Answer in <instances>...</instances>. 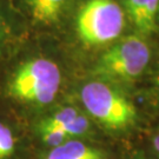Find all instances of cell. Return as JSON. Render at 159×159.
I'll list each match as a JSON object with an SVG mask.
<instances>
[{"label": "cell", "instance_id": "5", "mask_svg": "<svg viewBox=\"0 0 159 159\" xmlns=\"http://www.w3.org/2000/svg\"><path fill=\"white\" fill-rule=\"evenodd\" d=\"M39 129H59L67 133L71 139L86 134L90 129V120L74 107H63L56 111L39 124Z\"/></svg>", "mask_w": 159, "mask_h": 159}, {"label": "cell", "instance_id": "12", "mask_svg": "<svg viewBox=\"0 0 159 159\" xmlns=\"http://www.w3.org/2000/svg\"><path fill=\"white\" fill-rule=\"evenodd\" d=\"M158 18H159V14H158Z\"/></svg>", "mask_w": 159, "mask_h": 159}, {"label": "cell", "instance_id": "8", "mask_svg": "<svg viewBox=\"0 0 159 159\" xmlns=\"http://www.w3.org/2000/svg\"><path fill=\"white\" fill-rule=\"evenodd\" d=\"M67 0H27L31 16L37 23L51 24L56 21Z\"/></svg>", "mask_w": 159, "mask_h": 159}, {"label": "cell", "instance_id": "7", "mask_svg": "<svg viewBox=\"0 0 159 159\" xmlns=\"http://www.w3.org/2000/svg\"><path fill=\"white\" fill-rule=\"evenodd\" d=\"M45 159H107L106 153L98 148L72 139L52 148Z\"/></svg>", "mask_w": 159, "mask_h": 159}, {"label": "cell", "instance_id": "4", "mask_svg": "<svg viewBox=\"0 0 159 159\" xmlns=\"http://www.w3.org/2000/svg\"><path fill=\"white\" fill-rule=\"evenodd\" d=\"M150 61L148 44L138 37H127L102 54L96 66L104 77L132 80L139 77Z\"/></svg>", "mask_w": 159, "mask_h": 159}, {"label": "cell", "instance_id": "9", "mask_svg": "<svg viewBox=\"0 0 159 159\" xmlns=\"http://www.w3.org/2000/svg\"><path fill=\"white\" fill-rule=\"evenodd\" d=\"M16 151V138L12 130L0 123V159H8Z\"/></svg>", "mask_w": 159, "mask_h": 159}, {"label": "cell", "instance_id": "3", "mask_svg": "<svg viewBox=\"0 0 159 159\" xmlns=\"http://www.w3.org/2000/svg\"><path fill=\"white\" fill-rule=\"evenodd\" d=\"M124 24V12L114 0H89L75 18L78 37L89 46L113 41L121 34Z\"/></svg>", "mask_w": 159, "mask_h": 159}, {"label": "cell", "instance_id": "1", "mask_svg": "<svg viewBox=\"0 0 159 159\" xmlns=\"http://www.w3.org/2000/svg\"><path fill=\"white\" fill-rule=\"evenodd\" d=\"M61 84V72L56 63L35 58L24 63L7 85L8 94L18 102L44 106L54 100Z\"/></svg>", "mask_w": 159, "mask_h": 159}, {"label": "cell", "instance_id": "2", "mask_svg": "<svg viewBox=\"0 0 159 159\" xmlns=\"http://www.w3.org/2000/svg\"><path fill=\"white\" fill-rule=\"evenodd\" d=\"M80 99L87 113L108 130L127 129L137 119L134 105L102 81H91L83 86Z\"/></svg>", "mask_w": 159, "mask_h": 159}, {"label": "cell", "instance_id": "10", "mask_svg": "<svg viewBox=\"0 0 159 159\" xmlns=\"http://www.w3.org/2000/svg\"><path fill=\"white\" fill-rule=\"evenodd\" d=\"M6 34V25H5V20L2 16L0 14V50H1V46H2V41H4V38H5Z\"/></svg>", "mask_w": 159, "mask_h": 159}, {"label": "cell", "instance_id": "6", "mask_svg": "<svg viewBox=\"0 0 159 159\" xmlns=\"http://www.w3.org/2000/svg\"><path fill=\"white\" fill-rule=\"evenodd\" d=\"M126 10L139 33L148 34L156 29L159 0H126Z\"/></svg>", "mask_w": 159, "mask_h": 159}, {"label": "cell", "instance_id": "11", "mask_svg": "<svg viewBox=\"0 0 159 159\" xmlns=\"http://www.w3.org/2000/svg\"><path fill=\"white\" fill-rule=\"evenodd\" d=\"M153 148H154V150H156V152L159 154V132L153 138Z\"/></svg>", "mask_w": 159, "mask_h": 159}]
</instances>
